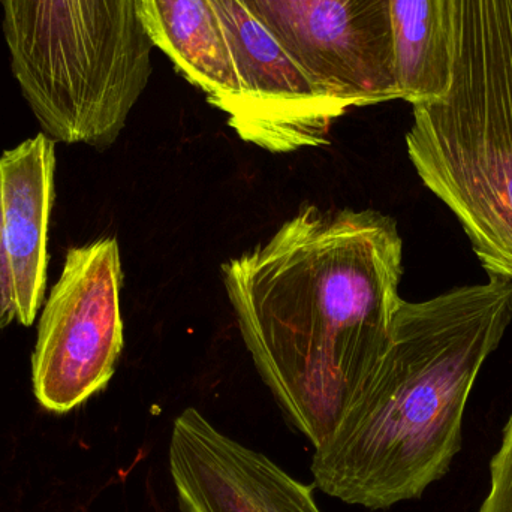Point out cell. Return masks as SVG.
Returning <instances> with one entry per match:
<instances>
[{
    "mask_svg": "<svg viewBox=\"0 0 512 512\" xmlns=\"http://www.w3.org/2000/svg\"><path fill=\"white\" fill-rule=\"evenodd\" d=\"M243 342L280 411L313 448L360 402L393 337L403 240L376 210L304 206L222 265Z\"/></svg>",
    "mask_w": 512,
    "mask_h": 512,
    "instance_id": "cell-1",
    "label": "cell"
},
{
    "mask_svg": "<svg viewBox=\"0 0 512 512\" xmlns=\"http://www.w3.org/2000/svg\"><path fill=\"white\" fill-rule=\"evenodd\" d=\"M168 468L180 512H322L312 487L195 408L174 420Z\"/></svg>",
    "mask_w": 512,
    "mask_h": 512,
    "instance_id": "cell-8",
    "label": "cell"
},
{
    "mask_svg": "<svg viewBox=\"0 0 512 512\" xmlns=\"http://www.w3.org/2000/svg\"><path fill=\"white\" fill-rule=\"evenodd\" d=\"M400 99L439 98L450 84L454 0H390Z\"/></svg>",
    "mask_w": 512,
    "mask_h": 512,
    "instance_id": "cell-11",
    "label": "cell"
},
{
    "mask_svg": "<svg viewBox=\"0 0 512 512\" xmlns=\"http://www.w3.org/2000/svg\"><path fill=\"white\" fill-rule=\"evenodd\" d=\"M480 512H512V414L490 462V490Z\"/></svg>",
    "mask_w": 512,
    "mask_h": 512,
    "instance_id": "cell-12",
    "label": "cell"
},
{
    "mask_svg": "<svg viewBox=\"0 0 512 512\" xmlns=\"http://www.w3.org/2000/svg\"><path fill=\"white\" fill-rule=\"evenodd\" d=\"M119 243L104 237L69 249L51 288L32 355L33 393L66 414L107 387L125 345Z\"/></svg>",
    "mask_w": 512,
    "mask_h": 512,
    "instance_id": "cell-5",
    "label": "cell"
},
{
    "mask_svg": "<svg viewBox=\"0 0 512 512\" xmlns=\"http://www.w3.org/2000/svg\"><path fill=\"white\" fill-rule=\"evenodd\" d=\"M11 71L53 141L111 146L152 75L141 0H0Z\"/></svg>",
    "mask_w": 512,
    "mask_h": 512,
    "instance_id": "cell-4",
    "label": "cell"
},
{
    "mask_svg": "<svg viewBox=\"0 0 512 512\" xmlns=\"http://www.w3.org/2000/svg\"><path fill=\"white\" fill-rule=\"evenodd\" d=\"M406 149L481 267L512 282V0H454L450 84L412 105Z\"/></svg>",
    "mask_w": 512,
    "mask_h": 512,
    "instance_id": "cell-3",
    "label": "cell"
},
{
    "mask_svg": "<svg viewBox=\"0 0 512 512\" xmlns=\"http://www.w3.org/2000/svg\"><path fill=\"white\" fill-rule=\"evenodd\" d=\"M511 322L512 282L498 277L403 300L375 378L315 448V486L373 511L420 499L462 450L472 388Z\"/></svg>",
    "mask_w": 512,
    "mask_h": 512,
    "instance_id": "cell-2",
    "label": "cell"
},
{
    "mask_svg": "<svg viewBox=\"0 0 512 512\" xmlns=\"http://www.w3.org/2000/svg\"><path fill=\"white\" fill-rule=\"evenodd\" d=\"M346 110L400 99L390 0H242Z\"/></svg>",
    "mask_w": 512,
    "mask_h": 512,
    "instance_id": "cell-6",
    "label": "cell"
},
{
    "mask_svg": "<svg viewBox=\"0 0 512 512\" xmlns=\"http://www.w3.org/2000/svg\"><path fill=\"white\" fill-rule=\"evenodd\" d=\"M14 319L11 282H9L8 265H6L5 251H3L2 231H0V331L8 327Z\"/></svg>",
    "mask_w": 512,
    "mask_h": 512,
    "instance_id": "cell-13",
    "label": "cell"
},
{
    "mask_svg": "<svg viewBox=\"0 0 512 512\" xmlns=\"http://www.w3.org/2000/svg\"><path fill=\"white\" fill-rule=\"evenodd\" d=\"M141 15L153 47L161 48L180 74L230 117L240 86L212 0H141Z\"/></svg>",
    "mask_w": 512,
    "mask_h": 512,
    "instance_id": "cell-10",
    "label": "cell"
},
{
    "mask_svg": "<svg viewBox=\"0 0 512 512\" xmlns=\"http://www.w3.org/2000/svg\"><path fill=\"white\" fill-rule=\"evenodd\" d=\"M212 3L240 86L228 125L246 143L271 153L327 146L334 122L348 110L318 87L242 0Z\"/></svg>",
    "mask_w": 512,
    "mask_h": 512,
    "instance_id": "cell-7",
    "label": "cell"
},
{
    "mask_svg": "<svg viewBox=\"0 0 512 512\" xmlns=\"http://www.w3.org/2000/svg\"><path fill=\"white\" fill-rule=\"evenodd\" d=\"M56 141L45 134L0 158V231L15 319L32 325L44 300Z\"/></svg>",
    "mask_w": 512,
    "mask_h": 512,
    "instance_id": "cell-9",
    "label": "cell"
}]
</instances>
